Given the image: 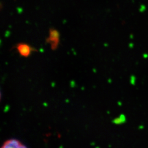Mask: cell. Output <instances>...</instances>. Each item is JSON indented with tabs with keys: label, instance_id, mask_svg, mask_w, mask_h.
<instances>
[{
	"label": "cell",
	"instance_id": "cell-2",
	"mask_svg": "<svg viewBox=\"0 0 148 148\" xmlns=\"http://www.w3.org/2000/svg\"><path fill=\"white\" fill-rule=\"evenodd\" d=\"M46 42L50 45L52 51L56 50L60 43V33L55 28H51L49 30L48 36L46 38Z\"/></svg>",
	"mask_w": 148,
	"mask_h": 148
},
{
	"label": "cell",
	"instance_id": "cell-3",
	"mask_svg": "<svg viewBox=\"0 0 148 148\" xmlns=\"http://www.w3.org/2000/svg\"><path fill=\"white\" fill-rule=\"evenodd\" d=\"M1 148H27V147L16 139H11L5 141Z\"/></svg>",
	"mask_w": 148,
	"mask_h": 148
},
{
	"label": "cell",
	"instance_id": "cell-1",
	"mask_svg": "<svg viewBox=\"0 0 148 148\" xmlns=\"http://www.w3.org/2000/svg\"><path fill=\"white\" fill-rule=\"evenodd\" d=\"M13 48L16 49L18 54L23 58H28L33 52L38 51L36 49L25 42L18 43Z\"/></svg>",
	"mask_w": 148,
	"mask_h": 148
}]
</instances>
